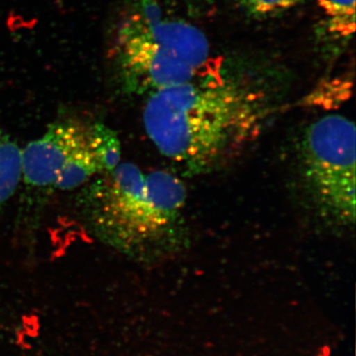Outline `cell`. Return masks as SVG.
I'll return each instance as SVG.
<instances>
[{"label": "cell", "mask_w": 356, "mask_h": 356, "mask_svg": "<svg viewBox=\"0 0 356 356\" xmlns=\"http://www.w3.org/2000/svg\"><path fill=\"white\" fill-rule=\"evenodd\" d=\"M143 118L159 153L189 172H202L222 165L259 135L262 110L254 96L225 79L151 93Z\"/></svg>", "instance_id": "obj_1"}, {"label": "cell", "mask_w": 356, "mask_h": 356, "mask_svg": "<svg viewBox=\"0 0 356 356\" xmlns=\"http://www.w3.org/2000/svg\"><path fill=\"white\" fill-rule=\"evenodd\" d=\"M77 198L90 233L133 259L166 254L181 238L186 189L166 170L145 173L119 163L81 187Z\"/></svg>", "instance_id": "obj_2"}, {"label": "cell", "mask_w": 356, "mask_h": 356, "mask_svg": "<svg viewBox=\"0 0 356 356\" xmlns=\"http://www.w3.org/2000/svg\"><path fill=\"white\" fill-rule=\"evenodd\" d=\"M21 149L0 126V209L13 197L22 177Z\"/></svg>", "instance_id": "obj_6"}, {"label": "cell", "mask_w": 356, "mask_h": 356, "mask_svg": "<svg viewBox=\"0 0 356 356\" xmlns=\"http://www.w3.org/2000/svg\"><path fill=\"white\" fill-rule=\"evenodd\" d=\"M332 36L350 39L355 32V0H318Z\"/></svg>", "instance_id": "obj_7"}, {"label": "cell", "mask_w": 356, "mask_h": 356, "mask_svg": "<svg viewBox=\"0 0 356 356\" xmlns=\"http://www.w3.org/2000/svg\"><path fill=\"white\" fill-rule=\"evenodd\" d=\"M21 181L33 191H74L105 173L95 152L92 123L62 118L21 149Z\"/></svg>", "instance_id": "obj_5"}, {"label": "cell", "mask_w": 356, "mask_h": 356, "mask_svg": "<svg viewBox=\"0 0 356 356\" xmlns=\"http://www.w3.org/2000/svg\"><path fill=\"white\" fill-rule=\"evenodd\" d=\"M305 0H241L247 11L254 16H268L282 13Z\"/></svg>", "instance_id": "obj_9"}, {"label": "cell", "mask_w": 356, "mask_h": 356, "mask_svg": "<svg viewBox=\"0 0 356 356\" xmlns=\"http://www.w3.org/2000/svg\"><path fill=\"white\" fill-rule=\"evenodd\" d=\"M92 138L95 152L105 172H111L120 163L121 143L118 135L102 122L92 123Z\"/></svg>", "instance_id": "obj_8"}, {"label": "cell", "mask_w": 356, "mask_h": 356, "mask_svg": "<svg viewBox=\"0 0 356 356\" xmlns=\"http://www.w3.org/2000/svg\"><path fill=\"white\" fill-rule=\"evenodd\" d=\"M115 57L122 88L137 95L225 79L222 58L205 35L184 20L166 17L149 1L122 23Z\"/></svg>", "instance_id": "obj_3"}, {"label": "cell", "mask_w": 356, "mask_h": 356, "mask_svg": "<svg viewBox=\"0 0 356 356\" xmlns=\"http://www.w3.org/2000/svg\"><path fill=\"white\" fill-rule=\"evenodd\" d=\"M301 172L318 214L341 227L355 222V127L343 115L322 117L307 129Z\"/></svg>", "instance_id": "obj_4"}]
</instances>
